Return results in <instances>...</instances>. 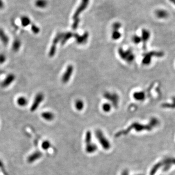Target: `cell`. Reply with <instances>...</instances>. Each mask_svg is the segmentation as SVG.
<instances>
[{"label":"cell","instance_id":"1","mask_svg":"<svg viewBox=\"0 0 175 175\" xmlns=\"http://www.w3.org/2000/svg\"><path fill=\"white\" fill-rule=\"evenodd\" d=\"M153 127L149 124L147 125H144L141 124L138 122H135L131 124L130 126L126 130H121L115 134V137H118L123 135H126L130 132L131 130H135L137 132H140L143 130L150 131L152 129Z\"/></svg>","mask_w":175,"mask_h":175},{"label":"cell","instance_id":"2","mask_svg":"<svg viewBox=\"0 0 175 175\" xmlns=\"http://www.w3.org/2000/svg\"><path fill=\"white\" fill-rule=\"evenodd\" d=\"M95 135L96 139L98 140L100 144L104 149L108 150L110 149L111 144L110 142L105 136L102 131L100 130H96L95 131Z\"/></svg>","mask_w":175,"mask_h":175},{"label":"cell","instance_id":"3","mask_svg":"<svg viewBox=\"0 0 175 175\" xmlns=\"http://www.w3.org/2000/svg\"><path fill=\"white\" fill-rule=\"evenodd\" d=\"M118 53L122 59L126 60L127 63H131L135 59V55L131 50L125 51L122 48H120L118 50Z\"/></svg>","mask_w":175,"mask_h":175},{"label":"cell","instance_id":"4","mask_svg":"<svg viewBox=\"0 0 175 175\" xmlns=\"http://www.w3.org/2000/svg\"><path fill=\"white\" fill-rule=\"evenodd\" d=\"M64 33H59L57 35L56 37L53 39V44L51 46V47L50 49L49 53V55L50 57H53V56H54V55H55L56 52V49H57V44L59 41H61L62 37L64 35Z\"/></svg>","mask_w":175,"mask_h":175},{"label":"cell","instance_id":"5","mask_svg":"<svg viewBox=\"0 0 175 175\" xmlns=\"http://www.w3.org/2000/svg\"><path fill=\"white\" fill-rule=\"evenodd\" d=\"M44 95L43 94L39 92L38 93L36 96L35 97L34 101L30 107V111L32 112H34L37 110L38 107L39 106L40 104L42 102V101L44 99Z\"/></svg>","mask_w":175,"mask_h":175},{"label":"cell","instance_id":"6","mask_svg":"<svg viewBox=\"0 0 175 175\" xmlns=\"http://www.w3.org/2000/svg\"><path fill=\"white\" fill-rule=\"evenodd\" d=\"M104 97L108 100L110 101L113 106L115 107H117L118 106V102H119V96L116 93L111 94L110 92H106L104 94Z\"/></svg>","mask_w":175,"mask_h":175},{"label":"cell","instance_id":"7","mask_svg":"<svg viewBox=\"0 0 175 175\" xmlns=\"http://www.w3.org/2000/svg\"><path fill=\"white\" fill-rule=\"evenodd\" d=\"M151 34L149 31L146 29H143L142 30L141 38L143 42V46L144 49H146V43L150 38Z\"/></svg>","mask_w":175,"mask_h":175},{"label":"cell","instance_id":"8","mask_svg":"<svg viewBox=\"0 0 175 175\" xmlns=\"http://www.w3.org/2000/svg\"><path fill=\"white\" fill-rule=\"evenodd\" d=\"M42 156L43 154L40 151H36L27 157V161L29 164H32L41 159Z\"/></svg>","mask_w":175,"mask_h":175},{"label":"cell","instance_id":"9","mask_svg":"<svg viewBox=\"0 0 175 175\" xmlns=\"http://www.w3.org/2000/svg\"><path fill=\"white\" fill-rule=\"evenodd\" d=\"M16 76L13 73H10L5 78L1 83V86L3 88H7L15 81Z\"/></svg>","mask_w":175,"mask_h":175},{"label":"cell","instance_id":"10","mask_svg":"<svg viewBox=\"0 0 175 175\" xmlns=\"http://www.w3.org/2000/svg\"><path fill=\"white\" fill-rule=\"evenodd\" d=\"M73 70V67L72 65H69L62 77V81L63 83H66L68 82L72 75Z\"/></svg>","mask_w":175,"mask_h":175},{"label":"cell","instance_id":"11","mask_svg":"<svg viewBox=\"0 0 175 175\" xmlns=\"http://www.w3.org/2000/svg\"><path fill=\"white\" fill-rule=\"evenodd\" d=\"M155 15L159 19H166L169 16V12L164 9H157L155 11Z\"/></svg>","mask_w":175,"mask_h":175},{"label":"cell","instance_id":"12","mask_svg":"<svg viewBox=\"0 0 175 175\" xmlns=\"http://www.w3.org/2000/svg\"><path fill=\"white\" fill-rule=\"evenodd\" d=\"M73 37L76 38L77 43L79 44H83L87 42L89 34L88 32H86L82 36H79V35L75 34L73 35Z\"/></svg>","mask_w":175,"mask_h":175},{"label":"cell","instance_id":"13","mask_svg":"<svg viewBox=\"0 0 175 175\" xmlns=\"http://www.w3.org/2000/svg\"><path fill=\"white\" fill-rule=\"evenodd\" d=\"M0 40L4 45H7L10 40L8 36L2 28H0Z\"/></svg>","mask_w":175,"mask_h":175},{"label":"cell","instance_id":"14","mask_svg":"<svg viewBox=\"0 0 175 175\" xmlns=\"http://www.w3.org/2000/svg\"><path fill=\"white\" fill-rule=\"evenodd\" d=\"M133 98L138 101H143L146 98L145 93L144 91H139L135 92L133 95Z\"/></svg>","mask_w":175,"mask_h":175},{"label":"cell","instance_id":"15","mask_svg":"<svg viewBox=\"0 0 175 175\" xmlns=\"http://www.w3.org/2000/svg\"><path fill=\"white\" fill-rule=\"evenodd\" d=\"M98 149V147L97 145L93 143H91L89 144L86 145L85 150L86 152L89 154H92L95 152Z\"/></svg>","mask_w":175,"mask_h":175},{"label":"cell","instance_id":"16","mask_svg":"<svg viewBox=\"0 0 175 175\" xmlns=\"http://www.w3.org/2000/svg\"><path fill=\"white\" fill-rule=\"evenodd\" d=\"M152 56L149 53V52H147L143 54V58L142 59V63L143 65H149L152 61Z\"/></svg>","mask_w":175,"mask_h":175},{"label":"cell","instance_id":"17","mask_svg":"<svg viewBox=\"0 0 175 175\" xmlns=\"http://www.w3.org/2000/svg\"><path fill=\"white\" fill-rule=\"evenodd\" d=\"M47 0H36L35 3V5L37 8H45L48 5Z\"/></svg>","mask_w":175,"mask_h":175},{"label":"cell","instance_id":"18","mask_svg":"<svg viewBox=\"0 0 175 175\" xmlns=\"http://www.w3.org/2000/svg\"><path fill=\"white\" fill-rule=\"evenodd\" d=\"M22 45V42L19 39H16L13 42L12 49L14 52H17L19 51Z\"/></svg>","mask_w":175,"mask_h":175},{"label":"cell","instance_id":"19","mask_svg":"<svg viewBox=\"0 0 175 175\" xmlns=\"http://www.w3.org/2000/svg\"><path fill=\"white\" fill-rule=\"evenodd\" d=\"M41 115L42 118H43L44 120L48 121H52L55 117L54 114L52 112L49 111L43 112L42 113Z\"/></svg>","mask_w":175,"mask_h":175},{"label":"cell","instance_id":"20","mask_svg":"<svg viewBox=\"0 0 175 175\" xmlns=\"http://www.w3.org/2000/svg\"><path fill=\"white\" fill-rule=\"evenodd\" d=\"M21 24L23 27H26L29 26L31 23V21L29 17L26 16H23L21 18Z\"/></svg>","mask_w":175,"mask_h":175},{"label":"cell","instance_id":"21","mask_svg":"<svg viewBox=\"0 0 175 175\" xmlns=\"http://www.w3.org/2000/svg\"><path fill=\"white\" fill-rule=\"evenodd\" d=\"M161 106L163 108L175 109V96L172 97V102L163 103L161 105Z\"/></svg>","mask_w":175,"mask_h":175},{"label":"cell","instance_id":"22","mask_svg":"<svg viewBox=\"0 0 175 175\" xmlns=\"http://www.w3.org/2000/svg\"><path fill=\"white\" fill-rule=\"evenodd\" d=\"M17 103L20 107H25L28 104V100L25 97L20 96L17 100Z\"/></svg>","mask_w":175,"mask_h":175},{"label":"cell","instance_id":"23","mask_svg":"<svg viewBox=\"0 0 175 175\" xmlns=\"http://www.w3.org/2000/svg\"><path fill=\"white\" fill-rule=\"evenodd\" d=\"M72 36H73V34L71 32H68L67 33L64 34V35L61 41V45H64L70 38L72 37Z\"/></svg>","mask_w":175,"mask_h":175},{"label":"cell","instance_id":"24","mask_svg":"<svg viewBox=\"0 0 175 175\" xmlns=\"http://www.w3.org/2000/svg\"><path fill=\"white\" fill-rule=\"evenodd\" d=\"M85 143L86 145L92 143V134L91 131H87L85 134Z\"/></svg>","mask_w":175,"mask_h":175},{"label":"cell","instance_id":"25","mask_svg":"<svg viewBox=\"0 0 175 175\" xmlns=\"http://www.w3.org/2000/svg\"><path fill=\"white\" fill-rule=\"evenodd\" d=\"M84 103L81 100H77L75 103V106L76 110L78 111L82 110L84 107Z\"/></svg>","mask_w":175,"mask_h":175},{"label":"cell","instance_id":"26","mask_svg":"<svg viewBox=\"0 0 175 175\" xmlns=\"http://www.w3.org/2000/svg\"><path fill=\"white\" fill-rule=\"evenodd\" d=\"M162 165H163V163H159L156 164V165H155L154 166V167L152 168V169H151V171H150V175H155L157 171H158V170L159 169V168Z\"/></svg>","mask_w":175,"mask_h":175},{"label":"cell","instance_id":"27","mask_svg":"<svg viewBox=\"0 0 175 175\" xmlns=\"http://www.w3.org/2000/svg\"><path fill=\"white\" fill-rule=\"evenodd\" d=\"M111 37L114 40H117L121 37V34L118 30H113L112 33Z\"/></svg>","mask_w":175,"mask_h":175},{"label":"cell","instance_id":"28","mask_svg":"<svg viewBox=\"0 0 175 175\" xmlns=\"http://www.w3.org/2000/svg\"><path fill=\"white\" fill-rule=\"evenodd\" d=\"M149 124L152 127H155L156 126L159 125V121L157 118L153 117V118H152L150 119Z\"/></svg>","mask_w":175,"mask_h":175},{"label":"cell","instance_id":"29","mask_svg":"<svg viewBox=\"0 0 175 175\" xmlns=\"http://www.w3.org/2000/svg\"><path fill=\"white\" fill-rule=\"evenodd\" d=\"M51 146V144L49 141L46 140V141H44L42 142V148L44 150H47L50 148Z\"/></svg>","mask_w":175,"mask_h":175},{"label":"cell","instance_id":"30","mask_svg":"<svg viewBox=\"0 0 175 175\" xmlns=\"http://www.w3.org/2000/svg\"><path fill=\"white\" fill-rule=\"evenodd\" d=\"M132 40L133 42L135 44H138L140 42H142L141 37L139 36H138L137 35H134L133 36V37H132Z\"/></svg>","mask_w":175,"mask_h":175},{"label":"cell","instance_id":"31","mask_svg":"<svg viewBox=\"0 0 175 175\" xmlns=\"http://www.w3.org/2000/svg\"><path fill=\"white\" fill-rule=\"evenodd\" d=\"M163 164H164L165 165H170V164H175V158H167L164 160L162 163Z\"/></svg>","mask_w":175,"mask_h":175},{"label":"cell","instance_id":"32","mask_svg":"<svg viewBox=\"0 0 175 175\" xmlns=\"http://www.w3.org/2000/svg\"><path fill=\"white\" fill-rule=\"evenodd\" d=\"M31 29V30L32 31V32L33 33L35 34H38V33H39V31H40L39 28L38 26H37L36 25L34 24H32Z\"/></svg>","mask_w":175,"mask_h":175},{"label":"cell","instance_id":"33","mask_svg":"<svg viewBox=\"0 0 175 175\" xmlns=\"http://www.w3.org/2000/svg\"><path fill=\"white\" fill-rule=\"evenodd\" d=\"M103 110L106 112H109L110 111L111 109V106L109 103H105L102 106Z\"/></svg>","mask_w":175,"mask_h":175},{"label":"cell","instance_id":"34","mask_svg":"<svg viewBox=\"0 0 175 175\" xmlns=\"http://www.w3.org/2000/svg\"><path fill=\"white\" fill-rule=\"evenodd\" d=\"M122 26L121 23L119 22H115L112 24L113 30H118Z\"/></svg>","mask_w":175,"mask_h":175},{"label":"cell","instance_id":"35","mask_svg":"<svg viewBox=\"0 0 175 175\" xmlns=\"http://www.w3.org/2000/svg\"><path fill=\"white\" fill-rule=\"evenodd\" d=\"M6 60V57L4 53H0V64H3Z\"/></svg>","mask_w":175,"mask_h":175},{"label":"cell","instance_id":"36","mask_svg":"<svg viewBox=\"0 0 175 175\" xmlns=\"http://www.w3.org/2000/svg\"><path fill=\"white\" fill-rule=\"evenodd\" d=\"M0 168L2 169V171L4 173V175H8V174L6 172V171L4 169V163L1 160H0Z\"/></svg>","mask_w":175,"mask_h":175},{"label":"cell","instance_id":"37","mask_svg":"<svg viewBox=\"0 0 175 175\" xmlns=\"http://www.w3.org/2000/svg\"><path fill=\"white\" fill-rule=\"evenodd\" d=\"M4 7V3L3 0H0V9H3Z\"/></svg>","mask_w":175,"mask_h":175},{"label":"cell","instance_id":"38","mask_svg":"<svg viewBox=\"0 0 175 175\" xmlns=\"http://www.w3.org/2000/svg\"><path fill=\"white\" fill-rule=\"evenodd\" d=\"M121 175H129V172L127 170L125 169V170H123V171L122 172Z\"/></svg>","mask_w":175,"mask_h":175},{"label":"cell","instance_id":"39","mask_svg":"<svg viewBox=\"0 0 175 175\" xmlns=\"http://www.w3.org/2000/svg\"><path fill=\"white\" fill-rule=\"evenodd\" d=\"M169 1H170L171 2H172V3H173L175 1V0H169Z\"/></svg>","mask_w":175,"mask_h":175},{"label":"cell","instance_id":"40","mask_svg":"<svg viewBox=\"0 0 175 175\" xmlns=\"http://www.w3.org/2000/svg\"></svg>","mask_w":175,"mask_h":175}]
</instances>
